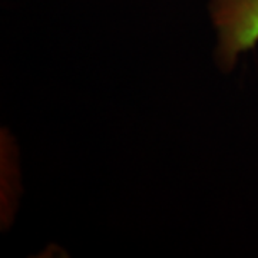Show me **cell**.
<instances>
[{
	"mask_svg": "<svg viewBox=\"0 0 258 258\" xmlns=\"http://www.w3.org/2000/svg\"><path fill=\"white\" fill-rule=\"evenodd\" d=\"M211 16L218 29V62L230 71L237 57L258 43V0H212Z\"/></svg>",
	"mask_w": 258,
	"mask_h": 258,
	"instance_id": "obj_1",
	"label": "cell"
}]
</instances>
